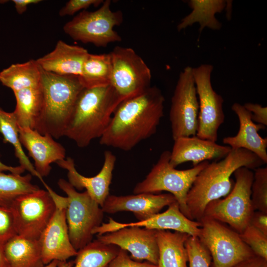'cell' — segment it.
Instances as JSON below:
<instances>
[{
    "label": "cell",
    "mask_w": 267,
    "mask_h": 267,
    "mask_svg": "<svg viewBox=\"0 0 267 267\" xmlns=\"http://www.w3.org/2000/svg\"><path fill=\"white\" fill-rule=\"evenodd\" d=\"M164 96L156 86L124 99L100 138L102 145L129 151L156 132L164 115Z\"/></svg>",
    "instance_id": "obj_1"
},
{
    "label": "cell",
    "mask_w": 267,
    "mask_h": 267,
    "mask_svg": "<svg viewBox=\"0 0 267 267\" xmlns=\"http://www.w3.org/2000/svg\"><path fill=\"white\" fill-rule=\"evenodd\" d=\"M265 163L256 154L245 149H231L221 160L210 163L198 174L186 197V205L192 220L199 222L206 205L227 196L233 188L231 176L241 167L255 170Z\"/></svg>",
    "instance_id": "obj_2"
},
{
    "label": "cell",
    "mask_w": 267,
    "mask_h": 267,
    "mask_svg": "<svg viewBox=\"0 0 267 267\" xmlns=\"http://www.w3.org/2000/svg\"><path fill=\"white\" fill-rule=\"evenodd\" d=\"M123 100L111 85L84 88L76 101L64 136L80 147L88 146L92 140L103 135Z\"/></svg>",
    "instance_id": "obj_3"
},
{
    "label": "cell",
    "mask_w": 267,
    "mask_h": 267,
    "mask_svg": "<svg viewBox=\"0 0 267 267\" xmlns=\"http://www.w3.org/2000/svg\"><path fill=\"white\" fill-rule=\"evenodd\" d=\"M41 69L44 107L35 130L57 139L64 136L76 101L84 87L79 76H61Z\"/></svg>",
    "instance_id": "obj_4"
},
{
    "label": "cell",
    "mask_w": 267,
    "mask_h": 267,
    "mask_svg": "<svg viewBox=\"0 0 267 267\" xmlns=\"http://www.w3.org/2000/svg\"><path fill=\"white\" fill-rule=\"evenodd\" d=\"M170 155L168 150L161 153L145 178L136 184L133 192L136 194L168 192L175 197L181 212L192 220L186 205L187 195L197 176L209 161L202 162L190 169L178 170L170 165Z\"/></svg>",
    "instance_id": "obj_5"
},
{
    "label": "cell",
    "mask_w": 267,
    "mask_h": 267,
    "mask_svg": "<svg viewBox=\"0 0 267 267\" xmlns=\"http://www.w3.org/2000/svg\"><path fill=\"white\" fill-rule=\"evenodd\" d=\"M233 174L235 182L230 192L224 198L210 202L203 217L225 223L241 234L250 224L255 211L251 198L254 173L247 168L241 167Z\"/></svg>",
    "instance_id": "obj_6"
},
{
    "label": "cell",
    "mask_w": 267,
    "mask_h": 267,
    "mask_svg": "<svg viewBox=\"0 0 267 267\" xmlns=\"http://www.w3.org/2000/svg\"><path fill=\"white\" fill-rule=\"evenodd\" d=\"M111 4L110 0H106L95 11L82 10L64 25L63 31L74 40L98 47L121 41L114 28L123 23V14L112 10Z\"/></svg>",
    "instance_id": "obj_7"
},
{
    "label": "cell",
    "mask_w": 267,
    "mask_h": 267,
    "mask_svg": "<svg viewBox=\"0 0 267 267\" xmlns=\"http://www.w3.org/2000/svg\"><path fill=\"white\" fill-rule=\"evenodd\" d=\"M57 184L67 195L66 218L69 238L78 251L92 241V231L101 224L104 212L86 191L78 192L63 178L59 179Z\"/></svg>",
    "instance_id": "obj_8"
},
{
    "label": "cell",
    "mask_w": 267,
    "mask_h": 267,
    "mask_svg": "<svg viewBox=\"0 0 267 267\" xmlns=\"http://www.w3.org/2000/svg\"><path fill=\"white\" fill-rule=\"evenodd\" d=\"M199 222L197 237L211 254L210 267H232L255 255L240 234L227 224L206 217Z\"/></svg>",
    "instance_id": "obj_9"
},
{
    "label": "cell",
    "mask_w": 267,
    "mask_h": 267,
    "mask_svg": "<svg viewBox=\"0 0 267 267\" xmlns=\"http://www.w3.org/2000/svg\"><path fill=\"white\" fill-rule=\"evenodd\" d=\"M110 54L112 63L110 85L124 100L138 95L151 87L150 69L133 48L117 46Z\"/></svg>",
    "instance_id": "obj_10"
},
{
    "label": "cell",
    "mask_w": 267,
    "mask_h": 267,
    "mask_svg": "<svg viewBox=\"0 0 267 267\" xmlns=\"http://www.w3.org/2000/svg\"><path fill=\"white\" fill-rule=\"evenodd\" d=\"M213 66L201 64L192 68L199 102L198 129L196 135L202 139L216 142L218 131L224 121V100L213 88L211 75Z\"/></svg>",
    "instance_id": "obj_11"
},
{
    "label": "cell",
    "mask_w": 267,
    "mask_h": 267,
    "mask_svg": "<svg viewBox=\"0 0 267 267\" xmlns=\"http://www.w3.org/2000/svg\"><path fill=\"white\" fill-rule=\"evenodd\" d=\"M17 234L39 239L55 209L46 190L40 188L17 197L10 206Z\"/></svg>",
    "instance_id": "obj_12"
},
{
    "label": "cell",
    "mask_w": 267,
    "mask_h": 267,
    "mask_svg": "<svg viewBox=\"0 0 267 267\" xmlns=\"http://www.w3.org/2000/svg\"><path fill=\"white\" fill-rule=\"evenodd\" d=\"M199 102L192 68L186 67L179 74L171 99L169 112L173 140L196 135Z\"/></svg>",
    "instance_id": "obj_13"
},
{
    "label": "cell",
    "mask_w": 267,
    "mask_h": 267,
    "mask_svg": "<svg viewBox=\"0 0 267 267\" xmlns=\"http://www.w3.org/2000/svg\"><path fill=\"white\" fill-rule=\"evenodd\" d=\"M43 184L55 206L54 213L39 239L42 260L45 265L53 260L66 261L70 257L76 256L77 251L69 238L66 218L67 197L57 194L45 182Z\"/></svg>",
    "instance_id": "obj_14"
},
{
    "label": "cell",
    "mask_w": 267,
    "mask_h": 267,
    "mask_svg": "<svg viewBox=\"0 0 267 267\" xmlns=\"http://www.w3.org/2000/svg\"><path fill=\"white\" fill-rule=\"evenodd\" d=\"M106 244L118 246L131 253L133 260H146L157 265L159 253L157 230L136 226L123 227L97 235V239Z\"/></svg>",
    "instance_id": "obj_15"
},
{
    "label": "cell",
    "mask_w": 267,
    "mask_h": 267,
    "mask_svg": "<svg viewBox=\"0 0 267 267\" xmlns=\"http://www.w3.org/2000/svg\"><path fill=\"white\" fill-rule=\"evenodd\" d=\"M136 226L155 230H174L183 232L190 236L198 237L200 223L187 218L180 211L176 201L169 206L167 210L156 214L149 219L135 222L121 223L109 218L107 223H102L92 231L93 234L101 235L128 226Z\"/></svg>",
    "instance_id": "obj_16"
},
{
    "label": "cell",
    "mask_w": 267,
    "mask_h": 267,
    "mask_svg": "<svg viewBox=\"0 0 267 267\" xmlns=\"http://www.w3.org/2000/svg\"><path fill=\"white\" fill-rule=\"evenodd\" d=\"M104 163L100 172L92 177H85L76 169L74 160L68 157L56 163L68 172V182L76 189L84 188L101 207L109 195V187L116 158L110 151L104 153Z\"/></svg>",
    "instance_id": "obj_17"
},
{
    "label": "cell",
    "mask_w": 267,
    "mask_h": 267,
    "mask_svg": "<svg viewBox=\"0 0 267 267\" xmlns=\"http://www.w3.org/2000/svg\"><path fill=\"white\" fill-rule=\"evenodd\" d=\"M19 134L22 145L34 160V168L42 178L49 175L52 163L65 159V149L51 135L29 128H19Z\"/></svg>",
    "instance_id": "obj_18"
},
{
    "label": "cell",
    "mask_w": 267,
    "mask_h": 267,
    "mask_svg": "<svg viewBox=\"0 0 267 267\" xmlns=\"http://www.w3.org/2000/svg\"><path fill=\"white\" fill-rule=\"evenodd\" d=\"M177 201L171 193H139L126 196L109 195L101 207L104 213L115 214L130 211L138 221L158 214L165 206Z\"/></svg>",
    "instance_id": "obj_19"
},
{
    "label": "cell",
    "mask_w": 267,
    "mask_h": 267,
    "mask_svg": "<svg viewBox=\"0 0 267 267\" xmlns=\"http://www.w3.org/2000/svg\"><path fill=\"white\" fill-rule=\"evenodd\" d=\"M231 150L229 146L220 145L196 135L179 137L174 140L170 164L176 168L181 164L191 162L195 166L205 161L221 160Z\"/></svg>",
    "instance_id": "obj_20"
},
{
    "label": "cell",
    "mask_w": 267,
    "mask_h": 267,
    "mask_svg": "<svg viewBox=\"0 0 267 267\" xmlns=\"http://www.w3.org/2000/svg\"><path fill=\"white\" fill-rule=\"evenodd\" d=\"M232 110L237 116L239 129L236 135L223 138L222 142L231 149H245L258 156L265 164L267 163V137L261 136L258 132L265 126L255 124L251 119V114L243 105L234 103Z\"/></svg>",
    "instance_id": "obj_21"
},
{
    "label": "cell",
    "mask_w": 267,
    "mask_h": 267,
    "mask_svg": "<svg viewBox=\"0 0 267 267\" xmlns=\"http://www.w3.org/2000/svg\"><path fill=\"white\" fill-rule=\"evenodd\" d=\"M89 52L81 46L58 41L53 50L36 60L44 71L61 76L81 75L84 62Z\"/></svg>",
    "instance_id": "obj_22"
},
{
    "label": "cell",
    "mask_w": 267,
    "mask_h": 267,
    "mask_svg": "<svg viewBox=\"0 0 267 267\" xmlns=\"http://www.w3.org/2000/svg\"><path fill=\"white\" fill-rule=\"evenodd\" d=\"M187 233L157 230L159 257L157 267H188L185 242Z\"/></svg>",
    "instance_id": "obj_23"
},
{
    "label": "cell",
    "mask_w": 267,
    "mask_h": 267,
    "mask_svg": "<svg viewBox=\"0 0 267 267\" xmlns=\"http://www.w3.org/2000/svg\"><path fill=\"white\" fill-rule=\"evenodd\" d=\"M3 249L9 267H42L44 265L39 239L16 234L3 245Z\"/></svg>",
    "instance_id": "obj_24"
},
{
    "label": "cell",
    "mask_w": 267,
    "mask_h": 267,
    "mask_svg": "<svg viewBox=\"0 0 267 267\" xmlns=\"http://www.w3.org/2000/svg\"><path fill=\"white\" fill-rule=\"evenodd\" d=\"M231 1L224 0H190L188 1L191 12L184 17L177 26L178 31L186 28L195 23L200 25L201 33L205 27L219 30L222 24L216 18V13H220L231 4Z\"/></svg>",
    "instance_id": "obj_25"
},
{
    "label": "cell",
    "mask_w": 267,
    "mask_h": 267,
    "mask_svg": "<svg viewBox=\"0 0 267 267\" xmlns=\"http://www.w3.org/2000/svg\"><path fill=\"white\" fill-rule=\"evenodd\" d=\"M16 107L13 112L19 128L35 130L42 115L44 99L41 85L13 92Z\"/></svg>",
    "instance_id": "obj_26"
},
{
    "label": "cell",
    "mask_w": 267,
    "mask_h": 267,
    "mask_svg": "<svg viewBox=\"0 0 267 267\" xmlns=\"http://www.w3.org/2000/svg\"><path fill=\"white\" fill-rule=\"evenodd\" d=\"M119 249L116 245L96 239L79 250L73 262L58 261L57 267H108Z\"/></svg>",
    "instance_id": "obj_27"
},
{
    "label": "cell",
    "mask_w": 267,
    "mask_h": 267,
    "mask_svg": "<svg viewBox=\"0 0 267 267\" xmlns=\"http://www.w3.org/2000/svg\"><path fill=\"white\" fill-rule=\"evenodd\" d=\"M41 69L36 60L13 64L0 72V82L13 92L39 87Z\"/></svg>",
    "instance_id": "obj_28"
},
{
    "label": "cell",
    "mask_w": 267,
    "mask_h": 267,
    "mask_svg": "<svg viewBox=\"0 0 267 267\" xmlns=\"http://www.w3.org/2000/svg\"><path fill=\"white\" fill-rule=\"evenodd\" d=\"M111 73L110 52L98 54L89 53L79 78L84 88L102 87L110 85Z\"/></svg>",
    "instance_id": "obj_29"
},
{
    "label": "cell",
    "mask_w": 267,
    "mask_h": 267,
    "mask_svg": "<svg viewBox=\"0 0 267 267\" xmlns=\"http://www.w3.org/2000/svg\"><path fill=\"white\" fill-rule=\"evenodd\" d=\"M0 133L3 136V142L11 144L14 154L18 159L20 166L30 174L38 178L43 183L44 181L36 172L34 165L30 162L22 148L19 134V127L13 112H8L0 108Z\"/></svg>",
    "instance_id": "obj_30"
},
{
    "label": "cell",
    "mask_w": 267,
    "mask_h": 267,
    "mask_svg": "<svg viewBox=\"0 0 267 267\" xmlns=\"http://www.w3.org/2000/svg\"><path fill=\"white\" fill-rule=\"evenodd\" d=\"M32 175L0 172V205L10 207L18 196L40 188L32 182Z\"/></svg>",
    "instance_id": "obj_31"
},
{
    "label": "cell",
    "mask_w": 267,
    "mask_h": 267,
    "mask_svg": "<svg viewBox=\"0 0 267 267\" xmlns=\"http://www.w3.org/2000/svg\"><path fill=\"white\" fill-rule=\"evenodd\" d=\"M254 173L251 202L255 211L267 213V168L259 167Z\"/></svg>",
    "instance_id": "obj_32"
},
{
    "label": "cell",
    "mask_w": 267,
    "mask_h": 267,
    "mask_svg": "<svg viewBox=\"0 0 267 267\" xmlns=\"http://www.w3.org/2000/svg\"><path fill=\"white\" fill-rule=\"evenodd\" d=\"M188 267H210L212 257L207 248L196 236H189L185 242Z\"/></svg>",
    "instance_id": "obj_33"
},
{
    "label": "cell",
    "mask_w": 267,
    "mask_h": 267,
    "mask_svg": "<svg viewBox=\"0 0 267 267\" xmlns=\"http://www.w3.org/2000/svg\"><path fill=\"white\" fill-rule=\"evenodd\" d=\"M240 235L255 255L267 260V235L250 224Z\"/></svg>",
    "instance_id": "obj_34"
},
{
    "label": "cell",
    "mask_w": 267,
    "mask_h": 267,
    "mask_svg": "<svg viewBox=\"0 0 267 267\" xmlns=\"http://www.w3.org/2000/svg\"><path fill=\"white\" fill-rule=\"evenodd\" d=\"M17 234L12 211L10 207L0 205V245Z\"/></svg>",
    "instance_id": "obj_35"
},
{
    "label": "cell",
    "mask_w": 267,
    "mask_h": 267,
    "mask_svg": "<svg viewBox=\"0 0 267 267\" xmlns=\"http://www.w3.org/2000/svg\"><path fill=\"white\" fill-rule=\"evenodd\" d=\"M103 0H70L60 10V16L72 15L81 10H86L91 5L98 6L101 5Z\"/></svg>",
    "instance_id": "obj_36"
},
{
    "label": "cell",
    "mask_w": 267,
    "mask_h": 267,
    "mask_svg": "<svg viewBox=\"0 0 267 267\" xmlns=\"http://www.w3.org/2000/svg\"><path fill=\"white\" fill-rule=\"evenodd\" d=\"M108 267H157L148 262H138L133 260L124 249H119L117 256L109 263Z\"/></svg>",
    "instance_id": "obj_37"
},
{
    "label": "cell",
    "mask_w": 267,
    "mask_h": 267,
    "mask_svg": "<svg viewBox=\"0 0 267 267\" xmlns=\"http://www.w3.org/2000/svg\"><path fill=\"white\" fill-rule=\"evenodd\" d=\"M251 114L253 122L265 126L267 125V108L257 103L248 102L243 105Z\"/></svg>",
    "instance_id": "obj_38"
},
{
    "label": "cell",
    "mask_w": 267,
    "mask_h": 267,
    "mask_svg": "<svg viewBox=\"0 0 267 267\" xmlns=\"http://www.w3.org/2000/svg\"><path fill=\"white\" fill-rule=\"evenodd\" d=\"M250 224L267 235V213L255 211L251 218Z\"/></svg>",
    "instance_id": "obj_39"
},
{
    "label": "cell",
    "mask_w": 267,
    "mask_h": 267,
    "mask_svg": "<svg viewBox=\"0 0 267 267\" xmlns=\"http://www.w3.org/2000/svg\"><path fill=\"white\" fill-rule=\"evenodd\" d=\"M232 267H267V260L255 255L238 263Z\"/></svg>",
    "instance_id": "obj_40"
},
{
    "label": "cell",
    "mask_w": 267,
    "mask_h": 267,
    "mask_svg": "<svg viewBox=\"0 0 267 267\" xmlns=\"http://www.w3.org/2000/svg\"><path fill=\"white\" fill-rule=\"evenodd\" d=\"M15 8L17 12L19 14H22L25 12L29 5L36 4L41 1V0H13Z\"/></svg>",
    "instance_id": "obj_41"
},
{
    "label": "cell",
    "mask_w": 267,
    "mask_h": 267,
    "mask_svg": "<svg viewBox=\"0 0 267 267\" xmlns=\"http://www.w3.org/2000/svg\"><path fill=\"white\" fill-rule=\"evenodd\" d=\"M25 171L20 165L16 167L9 166L0 161V172H9L12 174L21 175Z\"/></svg>",
    "instance_id": "obj_42"
},
{
    "label": "cell",
    "mask_w": 267,
    "mask_h": 267,
    "mask_svg": "<svg viewBox=\"0 0 267 267\" xmlns=\"http://www.w3.org/2000/svg\"><path fill=\"white\" fill-rule=\"evenodd\" d=\"M0 267H9L2 245H0Z\"/></svg>",
    "instance_id": "obj_43"
},
{
    "label": "cell",
    "mask_w": 267,
    "mask_h": 267,
    "mask_svg": "<svg viewBox=\"0 0 267 267\" xmlns=\"http://www.w3.org/2000/svg\"><path fill=\"white\" fill-rule=\"evenodd\" d=\"M58 262V261L53 260L42 267H57Z\"/></svg>",
    "instance_id": "obj_44"
}]
</instances>
